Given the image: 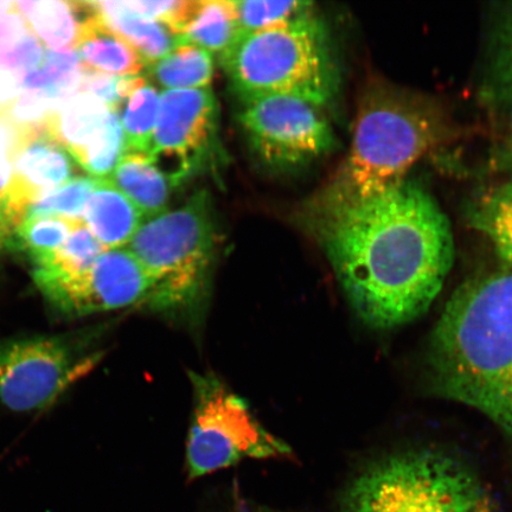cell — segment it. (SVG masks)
Instances as JSON below:
<instances>
[{
    "label": "cell",
    "mask_w": 512,
    "mask_h": 512,
    "mask_svg": "<svg viewBox=\"0 0 512 512\" xmlns=\"http://www.w3.org/2000/svg\"><path fill=\"white\" fill-rule=\"evenodd\" d=\"M240 37L234 2L200 0L194 17L178 37V44H192L210 54H226Z\"/></svg>",
    "instance_id": "cell-20"
},
{
    "label": "cell",
    "mask_w": 512,
    "mask_h": 512,
    "mask_svg": "<svg viewBox=\"0 0 512 512\" xmlns=\"http://www.w3.org/2000/svg\"><path fill=\"white\" fill-rule=\"evenodd\" d=\"M309 219L352 309L371 328L395 329L425 315L452 270L450 220L409 179L367 200L329 188Z\"/></svg>",
    "instance_id": "cell-1"
},
{
    "label": "cell",
    "mask_w": 512,
    "mask_h": 512,
    "mask_svg": "<svg viewBox=\"0 0 512 512\" xmlns=\"http://www.w3.org/2000/svg\"><path fill=\"white\" fill-rule=\"evenodd\" d=\"M44 132L96 179L110 177L126 153L119 113L91 93H76L57 105Z\"/></svg>",
    "instance_id": "cell-12"
},
{
    "label": "cell",
    "mask_w": 512,
    "mask_h": 512,
    "mask_svg": "<svg viewBox=\"0 0 512 512\" xmlns=\"http://www.w3.org/2000/svg\"><path fill=\"white\" fill-rule=\"evenodd\" d=\"M467 217L489 240L504 268H512V181L484 191L472 202Z\"/></svg>",
    "instance_id": "cell-19"
},
{
    "label": "cell",
    "mask_w": 512,
    "mask_h": 512,
    "mask_svg": "<svg viewBox=\"0 0 512 512\" xmlns=\"http://www.w3.org/2000/svg\"><path fill=\"white\" fill-rule=\"evenodd\" d=\"M240 36L253 34L279 25L298 21L313 15L310 2H270V0H246L234 2Z\"/></svg>",
    "instance_id": "cell-27"
},
{
    "label": "cell",
    "mask_w": 512,
    "mask_h": 512,
    "mask_svg": "<svg viewBox=\"0 0 512 512\" xmlns=\"http://www.w3.org/2000/svg\"><path fill=\"white\" fill-rule=\"evenodd\" d=\"M217 128L219 105L210 88L163 91L147 156L177 187L213 158Z\"/></svg>",
    "instance_id": "cell-11"
},
{
    "label": "cell",
    "mask_w": 512,
    "mask_h": 512,
    "mask_svg": "<svg viewBox=\"0 0 512 512\" xmlns=\"http://www.w3.org/2000/svg\"><path fill=\"white\" fill-rule=\"evenodd\" d=\"M507 51L510 55H512V34L510 35L509 37V42H508V47H507Z\"/></svg>",
    "instance_id": "cell-34"
},
{
    "label": "cell",
    "mask_w": 512,
    "mask_h": 512,
    "mask_svg": "<svg viewBox=\"0 0 512 512\" xmlns=\"http://www.w3.org/2000/svg\"><path fill=\"white\" fill-rule=\"evenodd\" d=\"M432 387L512 435V268L466 281L428 344Z\"/></svg>",
    "instance_id": "cell-2"
},
{
    "label": "cell",
    "mask_w": 512,
    "mask_h": 512,
    "mask_svg": "<svg viewBox=\"0 0 512 512\" xmlns=\"http://www.w3.org/2000/svg\"><path fill=\"white\" fill-rule=\"evenodd\" d=\"M447 133L446 114L427 95L383 83L370 87L358 107L348 158L330 188L352 200L386 194L408 181Z\"/></svg>",
    "instance_id": "cell-3"
},
{
    "label": "cell",
    "mask_w": 512,
    "mask_h": 512,
    "mask_svg": "<svg viewBox=\"0 0 512 512\" xmlns=\"http://www.w3.org/2000/svg\"><path fill=\"white\" fill-rule=\"evenodd\" d=\"M214 55L192 44H178L164 59L151 64L150 74L164 91L209 88L214 79Z\"/></svg>",
    "instance_id": "cell-22"
},
{
    "label": "cell",
    "mask_w": 512,
    "mask_h": 512,
    "mask_svg": "<svg viewBox=\"0 0 512 512\" xmlns=\"http://www.w3.org/2000/svg\"><path fill=\"white\" fill-rule=\"evenodd\" d=\"M106 251L85 222H81L64 245L41 264L36 265L35 270L61 274L78 273L91 267Z\"/></svg>",
    "instance_id": "cell-28"
},
{
    "label": "cell",
    "mask_w": 512,
    "mask_h": 512,
    "mask_svg": "<svg viewBox=\"0 0 512 512\" xmlns=\"http://www.w3.org/2000/svg\"><path fill=\"white\" fill-rule=\"evenodd\" d=\"M128 10L153 19L168 27L179 37L194 17L197 0H169V2H123Z\"/></svg>",
    "instance_id": "cell-31"
},
{
    "label": "cell",
    "mask_w": 512,
    "mask_h": 512,
    "mask_svg": "<svg viewBox=\"0 0 512 512\" xmlns=\"http://www.w3.org/2000/svg\"><path fill=\"white\" fill-rule=\"evenodd\" d=\"M44 56L46 51L15 2H0V73L34 72L42 66Z\"/></svg>",
    "instance_id": "cell-21"
},
{
    "label": "cell",
    "mask_w": 512,
    "mask_h": 512,
    "mask_svg": "<svg viewBox=\"0 0 512 512\" xmlns=\"http://www.w3.org/2000/svg\"><path fill=\"white\" fill-rule=\"evenodd\" d=\"M160 94L149 83L139 87L127 99L125 105L123 124L126 152H149L153 133H155Z\"/></svg>",
    "instance_id": "cell-26"
},
{
    "label": "cell",
    "mask_w": 512,
    "mask_h": 512,
    "mask_svg": "<svg viewBox=\"0 0 512 512\" xmlns=\"http://www.w3.org/2000/svg\"><path fill=\"white\" fill-rule=\"evenodd\" d=\"M98 187V179L76 177L63 184L32 204L27 216H62L67 219L83 221V215L89 198Z\"/></svg>",
    "instance_id": "cell-29"
},
{
    "label": "cell",
    "mask_w": 512,
    "mask_h": 512,
    "mask_svg": "<svg viewBox=\"0 0 512 512\" xmlns=\"http://www.w3.org/2000/svg\"><path fill=\"white\" fill-rule=\"evenodd\" d=\"M85 73L86 69L82 66L78 51L57 53L48 50L42 66L23 75V89H34L61 104L70 96L79 93Z\"/></svg>",
    "instance_id": "cell-24"
},
{
    "label": "cell",
    "mask_w": 512,
    "mask_h": 512,
    "mask_svg": "<svg viewBox=\"0 0 512 512\" xmlns=\"http://www.w3.org/2000/svg\"><path fill=\"white\" fill-rule=\"evenodd\" d=\"M76 51L83 68L88 72L137 76L146 67L138 51L108 28L95 8L94 14L82 29L81 41Z\"/></svg>",
    "instance_id": "cell-16"
},
{
    "label": "cell",
    "mask_w": 512,
    "mask_h": 512,
    "mask_svg": "<svg viewBox=\"0 0 512 512\" xmlns=\"http://www.w3.org/2000/svg\"><path fill=\"white\" fill-rule=\"evenodd\" d=\"M344 512H501L463 458L437 447L408 448L376 460L351 483Z\"/></svg>",
    "instance_id": "cell-4"
},
{
    "label": "cell",
    "mask_w": 512,
    "mask_h": 512,
    "mask_svg": "<svg viewBox=\"0 0 512 512\" xmlns=\"http://www.w3.org/2000/svg\"><path fill=\"white\" fill-rule=\"evenodd\" d=\"M14 233V230L9 227V224L0 219V251L11 249Z\"/></svg>",
    "instance_id": "cell-33"
},
{
    "label": "cell",
    "mask_w": 512,
    "mask_h": 512,
    "mask_svg": "<svg viewBox=\"0 0 512 512\" xmlns=\"http://www.w3.org/2000/svg\"><path fill=\"white\" fill-rule=\"evenodd\" d=\"M102 21L133 49L149 67L178 46V37L164 24L134 14L123 2H92Z\"/></svg>",
    "instance_id": "cell-18"
},
{
    "label": "cell",
    "mask_w": 512,
    "mask_h": 512,
    "mask_svg": "<svg viewBox=\"0 0 512 512\" xmlns=\"http://www.w3.org/2000/svg\"><path fill=\"white\" fill-rule=\"evenodd\" d=\"M241 100L240 124L256 156L271 168H299L334 150V130L310 102L284 95Z\"/></svg>",
    "instance_id": "cell-8"
},
{
    "label": "cell",
    "mask_w": 512,
    "mask_h": 512,
    "mask_svg": "<svg viewBox=\"0 0 512 512\" xmlns=\"http://www.w3.org/2000/svg\"><path fill=\"white\" fill-rule=\"evenodd\" d=\"M15 5L38 40L57 53L78 49L82 29L94 14L91 2L29 0Z\"/></svg>",
    "instance_id": "cell-14"
},
{
    "label": "cell",
    "mask_w": 512,
    "mask_h": 512,
    "mask_svg": "<svg viewBox=\"0 0 512 512\" xmlns=\"http://www.w3.org/2000/svg\"><path fill=\"white\" fill-rule=\"evenodd\" d=\"M23 132L14 124L0 115V219H3L4 208L14 174V163ZM10 227V226H9Z\"/></svg>",
    "instance_id": "cell-32"
},
{
    "label": "cell",
    "mask_w": 512,
    "mask_h": 512,
    "mask_svg": "<svg viewBox=\"0 0 512 512\" xmlns=\"http://www.w3.org/2000/svg\"><path fill=\"white\" fill-rule=\"evenodd\" d=\"M107 179L138 208L145 220L165 213L172 184L146 153L126 152Z\"/></svg>",
    "instance_id": "cell-17"
},
{
    "label": "cell",
    "mask_w": 512,
    "mask_h": 512,
    "mask_svg": "<svg viewBox=\"0 0 512 512\" xmlns=\"http://www.w3.org/2000/svg\"><path fill=\"white\" fill-rule=\"evenodd\" d=\"M145 83V79L140 75L114 76L86 70L79 93H91L104 102L111 111L119 112L123 102Z\"/></svg>",
    "instance_id": "cell-30"
},
{
    "label": "cell",
    "mask_w": 512,
    "mask_h": 512,
    "mask_svg": "<svg viewBox=\"0 0 512 512\" xmlns=\"http://www.w3.org/2000/svg\"><path fill=\"white\" fill-rule=\"evenodd\" d=\"M74 174L72 157L48 137L44 128L24 132L15 157L4 221L15 232L32 204L62 187Z\"/></svg>",
    "instance_id": "cell-13"
},
{
    "label": "cell",
    "mask_w": 512,
    "mask_h": 512,
    "mask_svg": "<svg viewBox=\"0 0 512 512\" xmlns=\"http://www.w3.org/2000/svg\"><path fill=\"white\" fill-rule=\"evenodd\" d=\"M194 412L187 444L190 479L245 459L287 457L291 448L255 419L247 402L213 374L190 373Z\"/></svg>",
    "instance_id": "cell-7"
},
{
    "label": "cell",
    "mask_w": 512,
    "mask_h": 512,
    "mask_svg": "<svg viewBox=\"0 0 512 512\" xmlns=\"http://www.w3.org/2000/svg\"><path fill=\"white\" fill-rule=\"evenodd\" d=\"M216 238L206 191L145 220L127 246L155 283L144 305L179 316L200 311L208 298Z\"/></svg>",
    "instance_id": "cell-6"
},
{
    "label": "cell",
    "mask_w": 512,
    "mask_h": 512,
    "mask_svg": "<svg viewBox=\"0 0 512 512\" xmlns=\"http://www.w3.org/2000/svg\"><path fill=\"white\" fill-rule=\"evenodd\" d=\"M95 357L81 356L63 336L11 338L0 342V401L10 411L50 405L91 370Z\"/></svg>",
    "instance_id": "cell-9"
},
{
    "label": "cell",
    "mask_w": 512,
    "mask_h": 512,
    "mask_svg": "<svg viewBox=\"0 0 512 512\" xmlns=\"http://www.w3.org/2000/svg\"><path fill=\"white\" fill-rule=\"evenodd\" d=\"M221 62L241 99L284 95L322 108L338 93L337 64L315 15L242 35Z\"/></svg>",
    "instance_id": "cell-5"
},
{
    "label": "cell",
    "mask_w": 512,
    "mask_h": 512,
    "mask_svg": "<svg viewBox=\"0 0 512 512\" xmlns=\"http://www.w3.org/2000/svg\"><path fill=\"white\" fill-rule=\"evenodd\" d=\"M83 217L87 228L107 251L130 245L145 221L138 208L107 178L98 179Z\"/></svg>",
    "instance_id": "cell-15"
},
{
    "label": "cell",
    "mask_w": 512,
    "mask_h": 512,
    "mask_svg": "<svg viewBox=\"0 0 512 512\" xmlns=\"http://www.w3.org/2000/svg\"><path fill=\"white\" fill-rule=\"evenodd\" d=\"M495 130V159L499 169L512 170V55L504 51L486 89Z\"/></svg>",
    "instance_id": "cell-23"
},
{
    "label": "cell",
    "mask_w": 512,
    "mask_h": 512,
    "mask_svg": "<svg viewBox=\"0 0 512 512\" xmlns=\"http://www.w3.org/2000/svg\"><path fill=\"white\" fill-rule=\"evenodd\" d=\"M81 222L62 216L25 217L15 230L11 249L27 253L36 266L60 249Z\"/></svg>",
    "instance_id": "cell-25"
},
{
    "label": "cell",
    "mask_w": 512,
    "mask_h": 512,
    "mask_svg": "<svg viewBox=\"0 0 512 512\" xmlns=\"http://www.w3.org/2000/svg\"><path fill=\"white\" fill-rule=\"evenodd\" d=\"M32 278L47 303L69 317L144 305L155 287L150 274L126 247L106 251L85 271L34 270Z\"/></svg>",
    "instance_id": "cell-10"
}]
</instances>
